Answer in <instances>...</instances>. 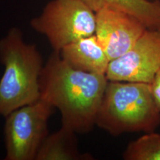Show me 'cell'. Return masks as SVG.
<instances>
[{
	"instance_id": "obj_1",
	"label": "cell",
	"mask_w": 160,
	"mask_h": 160,
	"mask_svg": "<svg viewBox=\"0 0 160 160\" xmlns=\"http://www.w3.org/2000/svg\"><path fill=\"white\" fill-rule=\"evenodd\" d=\"M108 82L106 75L73 68L53 51L40 76V98L59 110L62 125L88 133L96 125Z\"/></svg>"
},
{
	"instance_id": "obj_2",
	"label": "cell",
	"mask_w": 160,
	"mask_h": 160,
	"mask_svg": "<svg viewBox=\"0 0 160 160\" xmlns=\"http://www.w3.org/2000/svg\"><path fill=\"white\" fill-rule=\"evenodd\" d=\"M0 116L5 117L40 99L43 62L36 45L25 42L21 30L13 27L0 39Z\"/></svg>"
},
{
	"instance_id": "obj_3",
	"label": "cell",
	"mask_w": 160,
	"mask_h": 160,
	"mask_svg": "<svg viewBox=\"0 0 160 160\" xmlns=\"http://www.w3.org/2000/svg\"><path fill=\"white\" fill-rule=\"evenodd\" d=\"M160 124V110L150 83L110 81L98 111L96 125L113 136L153 132Z\"/></svg>"
},
{
	"instance_id": "obj_4",
	"label": "cell",
	"mask_w": 160,
	"mask_h": 160,
	"mask_svg": "<svg viewBox=\"0 0 160 160\" xmlns=\"http://www.w3.org/2000/svg\"><path fill=\"white\" fill-rule=\"evenodd\" d=\"M31 28L48 40L53 51L95 34L96 13L79 0H51L31 20Z\"/></svg>"
},
{
	"instance_id": "obj_5",
	"label": "cell",
	"mask_w": 160,
	"mask_h": 160,
	"mask_svg": "<svg viewBox=\"0 0 160 160\" xmlns=\"http://www.w3.org/2000/svg\"><path fill=\"white\" fill-rule=\"evenodd\" d=\"M55 108L42 99L7 115L4 125L5 160H35L48 135V123Z\"/></svg>"
},
{
	"instance_id": "obj_6",
	"label": "cell",
	"mask_w": 160,
	"mask_h": 160,
	"mask_svg": "<svg viewBox=\"0 0 160 160\" xmlns=\"http://www.w3.org/2000/svg\"><path fill=\"white\" fill-rule=\"evenodd\" d=\"M160 69V28H148L132 48L110 62L106 77L110 81L151 84Z\"/></svg>"
},
{
	"instance_id": "obj_7",
	"label": "cell",
	"mask_w": 160,
	"mask_h": 160,
	"mask_svg": "<svg viewBox=\"0 0 160 160\" xmlns=\"http://www.w3.org/2000/svg\"><path fill=\"white\" fill-rule=\"evenodd\" d=\"M147 29L125 12L105 8L96 13L95 35L110 62L130 51Z\"/></svg>"
},
{
	"instance_id": "obj_8",
	"label": "cell",
	"mask_w": 160,
	"mask_h": 160,
	"mask_svg": "<svg viewBox=\"0 0 160 160\" xmlns=\"http://www.w3.org/2000/svg\"><path fill=\"white\" fill-rule=\"evenodd\" d=\"M59 54L73 68L106 75L110 60L95 34L83 37L65 46Z\"/></svg>"
},
{
	"instance_id": "obj_9",
	"label": "cell",
	"mask_w": 160,
	"mask_h": 160,
	"mask_svg": "<svg viewBox=\"0 0 160 160\" xmlns=\"http://www.w3.org/2000/svg\"><path fill=\"white\" fill-rule=\"evenodd\" d=\"M95 13L109 8L137 17L148 29L160 28L159 0H79Z\"/></svg>"
},
{
	"instance_id": "obj_10",
	"label": "cell",
	"mask_w": 160,
	"mask_h": 160,
	"mask_svg": "<svg viewBox=\"0 0 160 160\" xmlns=\"http://www.w3.org/2000/svg\"><path fill=\"white\" fill-rule=\"evenodd\" d=\"M77 134L62 125L60 129L46 137L40 146L35 160H89L88 153H81L78 148Z\"/></svg>"
},
{
	"instance_id": "obj_11",
	"label": "cell",
	"mask_w": 160,
	"mask_h": 160,
	"mask_svg": "<svg viewBox=\"0 0 160 160\" xmlns=\"http://www.w3.org/2000/svg\"><path fill=\"white\" fill-rule=\"evenodd\" d=\"M122 157L125 160H160V133L150 132L131 142Z\"/></svg>"
},
{
	"instance_id": "obj_12",
	"label": "cell",
	"mask_w": 160,
	"mask_h": 160,
	"mask_svg": "<svg viewBox=\"0 0 160 160\" xmlns=\"http://www.w3.org/2000/svg\"><path fill=\"white\" fill-rule=\"evenodd\" d=\"M151 85L152 93H153L156 104L160 110V69L155 74Z\"/></svg>"
}]
</instances>
